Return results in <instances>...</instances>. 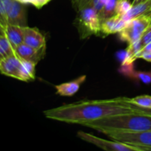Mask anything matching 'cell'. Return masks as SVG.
I'll use <instances>...</instances> for the list:
<instances>
[{
	"label": "cell",
	"instance_id": "cell-1",
	"mask_svg": "<svg viewBox=\"0 0 151 151\" xmlns=\"http://www.w3.org/2000/svg\"><path fill=\"white\" fill-rule=\"evenodd\" d=\"M133 111L128 97H116L107 100H85L64 104L44 111V114L53 120L83 125L106 116Z\"/></svg>",
	"mask_w": 151,
	"mask_h": 151
},
{
	"label": "cell",
	"instance_id": "cell-2",
	"mask_svg": "<svg viewBox=\"0 0 151 151\" xmlns=\"http://www.w3.org/2000/svg\"><path fill=\"white\" fill-rule=\"evenodd\" d=\"M83 126L103 133L105 131H151V116L137 111L106 116L84 123Z\"/></svg>",
	"mask_w": 151,
	"mask_h": 151
},
{
	"label": "cell",
	"instance_id": "cell-3",
	"mask_svg": "<svg viewBox=\"0 0 151 151\" xmlns=\"http://www.w3.org/2000/svg\"><path fill=\"white\" fill-rule=\"evenodd\" d=\"M103 134L113 140L139 147L142 151H151V131H105Z\"/></svg>",
	"mask_w": 151,
	"mask_h": 151
},
{
	"label": "cell",
	"instance_id": "cell-4",
	"mask_svg": "<svg viewBox=\"0 0 151 151\" xmlns=\"http://www.w3.org/2000/svg\"><path fill=\"white\" fill-rule=\"evenodd\" d=\"M80 34L82 38L101 32V21L99 13L89 4L78 10L77 18Z\"/></svg>",
	"mask_w": 151,
	"mask_h": 151
},
{
	"label": "cell",
	"instance_id": "cell-5",
	"mask_svg": "<svg viewBox=\"0 0 151 151\" xmlns=\"http://www.w3.org/2000/svg\"><path fill=\"white\" fill-rule=\"evenodd\" d=\"M151 24L150 14L142 15L128 21V24L119 33V39L128 44L140 40L145 31Z\"/></svg>",
	"mask_w": 151,
	"mask_h": 151
},
{
	"label": "cell",
	"instance_id": "cell-6",
	"mask_svg": "<svg viewBox=\"0 0 151 151\" xmlns=\"http://www.w3.org/2000/svg\"><path fill=\"white\" fill-rule=\"evenodd\" d=\"M78 137L83 141L94 145L106 150L142 151L141 149L135 147V146L130 145L120 142L116 141V140L109 141V140L103 139L99 138L96 136L83 132V131H79L78 133Z\"/></svg>",
	"mask_w": 151,
	"mask_h": 151
},
{
	"label": "cell",
	"instance_id": "cell-7",
	"mask_svg": "<svg viewBox=\"0 0 151 151\" xmlns=\"http://www.w3.org/2000/svg\"><path fill=\"white\" fill-rule=\"evenodd\" d=\"M7 23L18 26H27L26 12L23 3L17 0H11L6 10Z\"/></svg>",
	"mask_w": 151,
	"mask_h": 151
},
{
	"label": "cell",
	"instance_id": "cell-8",
	"mask_svg": "<svg viewBox=\"0 0 151 151\" xmlns=\"http://www.w3.org/2000/svg\"><path fill=\"white\" fill-rule=\"evenodd\" d=\"M24 43L36 50L46 48L45 37L37 28L22 27Z\"/></svg>",
	"mask_w": 151,
	"mask_h": 151
},
{
	"label": "cell",
	"instance_id": "cell-9",
	"mask_svg": "<svg viewBox=\"0 0 151 151\" xmlns=\"http://www.w3.org/2000/svg\"><path fill=\"white\" fill-rule=\"evenodd\" d=\"M22 59L16 55L1 58L0 70L2 75L19 80L20 78V67Z\"/></svg>",
	"mask_w": 151,
	"mask_h": 151
},
{
	"label": "cell",
	"instance_id": "cell-10",
	"mask_svg": "<svg viewBox=\"0 0 151 151\" xmlns=\"http://www.w3.org/2000/svg\"><path fill=\"white\" fill-rule=\"evenodd\" d=\"M45 50L46 48L36 50L33 47L27 45L24 43H22L15 49V52L21 59L34 62L37 64V63L41 60L44 56Z\"/></svg>",
	"mask_w": 151,
	"mask_h": 151
},
{
	"label": "cell",
	"instance_id": "cell-11",
	"mask_svg": "<svg viewBox=\"0 0 151 151\" xmlns=\"http://www.w3.org/2000/svg\"><path fill=\"white\" fill-rule=\"evenodd\" d=\"M128 24V21L125 20L121 15H115L109 18L101 23V32L105 35L118 33L125 28Z\"/></svg>",
	"mask_w": 151,
	"mask_h": 151
},
{
	"label": "cell",
	"instance_id": "cell-12",
	"mask_svg": "<svg viewBox=\"0 0 151 151\" xmlns=\"http://www.w3.org/2000/svg\"><path fill=\"white\" fill-rule=\"evenodd\" d=\"M86 79V75H81L73 81L55 86L56 94L66 97L74 95L79 91L80 87L83 83L85 82Z\"/></svg>",
	"mask_w": 151,
	"mask_h": 151
},
{
	"label": "cell",
	"instance_id": "cell-13",
	"mask_svg": "<svg viewBox=\"0 0 151 151\" xmlns=\"http://www.w3.org/2000/svg\"><path fill=\"white\" fill-rule=\"evenodd\" d=\"M0 28L4 30L14 49L24 43L22 27L7 23L5 26H0Z\"/></svg>",
	"mask_w": 151,
	"mask_h": 151
},
{
	"label": "cell",
	"instance_id": "cell-14",
	"mask_svg": "<svg viewBox=\"0 0 151 151\" xmlns=\"http://www.w3.org/2000/svg\"><path fill=\"white\" fill-rule=\"evenodd\" d=\"M120 72L124 75L138 80L145 84L151 83V71L143 72V71H135L133 67V64L122 65L120 68Z\"/></svg>",
	"mask_w": 151,
	"mask_h": 151
},
{
	"label": "cell",
	"instance_id": "cell-15",
	"mask_svg": "<svg viewBox=\"0 0 151 151\" xmlns=\"http://www.w3.org/2000/svg\"><path fill=\"white\" fill-rule=\"evenodd\" d=\"M145 14L151 15V0H147L136 5H133L130 11L122 16L128 22L131 19Z\"/></svg>",
	"mask_w": 151,
	"mask_h": 151
},
{
	"label": "cell",
	"instance_id": "cell-16",
	"mask_svg": "<svg viewBox=\"0 0 151 151\" xmlns=\"http://www.w3.org/2000/svg\"><path fill=\"white\" fill-rule=\"evenodd\" d=\"M35 65L36 63L34 62L22 59L19 81L25 82L33 81L35 78Z\"/></svg>",
	"mask_w": 151,
	"mask_h": 151
},
{
	"label": "cell",
	"instance_id": "cell-17",
	"mask_svg": "<svg viewBox=\"0 0 151 151\" xmlns=\"http://www.w3.org/2000/svg\"><path fill=\"white\" fill-rule=\"evenodd\" d=\"M0 32H1V35H0V55H1V58H4L10 57V56L16 55L15 49L13 48L11 43L7 38L4 30L0 28Z\"/></svg>",
	"mask_w": 151,
	"mask_h": 151
},
{
	"label": "cell",
	"instance_id": "cell-18",
	"mask_svg": "<svg viewBox=\"0 0 151 151\" xmlns=\"http://www.w3.org/2000/svg\"><path fill=\"white\" fill-rule=\"evenodd\" d=\"M118 0H106V2L103 10L99 13L101 23L109 18L112 17L116 14V7Z\"/></svg>",
	"mask_w": 151,
	"mask_h": 151
},
{
	"label": "cell",
	"instance_id": "cell-19",
	"mask_svg": "<svg viewBox=\"0 0 151 151\" xmlns=\"http://www.w3.org/2000/svg\"><path fill=\"white\" fill-rule=\"evenodd\" d=\"M129 103L144 108H151V96L140 95L133 98H128Z\"/></svg>",
	"mask_w": 151,
	"mask_h": 151
},
{
	"label": "cell",
	"instance_id": "cell-20",
	"mask_svg": "<svg viewBox=\"0 0 151 151\" xmlns=\"http://www.w3.org/2000/svg\"><path fill=\"white\" fill-rule=\"evenodd\" d=\"M133 7V3L129 0H118L116 7V14L124 16L130 11Z\"/></svg>",
	"mask_w": 151,
	"mask_h": 151
},
{
	"label": "cell",
	"instance_id": "cell-21",
	"mask_svg": "<svg viewBox=\"0 0 151 151\" xmlns=\"http://www.w3.org/2000/svg\"><path fill=\"white\" fill-rule=\"evenodd\" d=\"M151 42V24L147 28L145 32L143 33L142 36L140 38V43H141L142 47H145L147 44Z\"/></svg>",
	"mask_w": 151,
	"mask_h": 151
},
{
	"label": "cell",
	"instance_id": "cell-22",
	"mask_svg": "<svg viewBox=\"0 0 151 151\" xmlns=\"http://www.w3.org/2000/svg\"><path fill=\"white\" fill-rule=\"evenodd\" d=\"M23 4H32L38 8L43 7L44 4H47L50 0H17Z\"/></svg>",
	"mask_w": 151,
	"mask_h": 151
},
{
	"label": "cell",
	"instance_id": "cell-23",
	"mask_svg": "<svg viewBox=\"0 0 151 151\" xmlns=\"http://www.w3.org/2000/svg\"><path fill=\"white\" fill-rule=\"evenodd\" d=\"M106 2V0H91L89 4L91 6H92L98 12V13H100V11L103 10Z\"/></svg>",
	"mask_w": 151,
	"mask_h": 151
},
{
	"label": "cell",
	"instance_id": "cell-24",
	"mask_svg": "<svg viewBox=\"0 0 151 151\" xmlns=\"http://www.w3.org/2000/svg\"><path fill=\"white\" fill-rule=\"evenodd\" d=\"M131 104V107L133 111L137 112H140V113L145 114H148L151 116V108H144L141 107V106H139L136 104H133V103H130Z\"/></svg>",
	"mask_w": 151,
	"mask_h": 151
},
{
	"label": "cell",
	"instance_id": "cell-25",
	"mask_svg": "<svg viewBox=\"0 0 151 151\" xmlns=\"http://www.w3.org/2000/svg\"><path fill=\"white\" fill-rule=\"evenodd\" d=\"M91 1V0H72V3L76 7L78 8V10L81 9V7L88 4Z\"/></svg>",
	"mask_w": 151,
	"mask_h": 151
},
{
	"label": "cell",
	"instance_id": "cell-26",
	"mask_svg": "<svg viewBox=\"0 0 151 151\" xmlns=\"http://www.w3.org/2000/svg\"><path fill=\"white\" fill-rule=\"evenodd\" d=\"M139 58H142L146 61L151 62V51H143L141 52L139 56Z\"/></svg>",
	"mask_w": 151,
	"mask_h": 151
},
{
	"label": "cell",
	"instance_id": "cell-27",
	"mask_svg": "<svg viewBox=\"0 0 151 151\" xmlns=\"http://www.w3.org/2000/svg\"><path fill=\"white\" fill-rule=\"evenodd\" d=\"M143 51H151V42L149 43V44H147L145 47H143V49L142 50L141 52H143Z\"/></svg>",
	"mask_w": 151,
	"mask_h": 151
},
{
	"label": "cell",
	"instance_id": "cell-28",
	"mask_svg": "<svg viewBox=\"0 0 151 151\" xmlns=\"http://www.w3.org/2000/svg\"><path fill=\"white\" fill-rule=\"evenodd\" d=\"M145 1H147V0H134V1H133V5H136V4H139V3Z\"/></svg>",
	"mask_w": 151,
	"mask_h": 151
},
{
	"label": "cell",
	"instance_id": "cell-29",
	"mask_svg": "<svg viewBox=\"0 0 151 151\" xmlns=\"http://www.w3.org/2000/svg\"><path fill=\"white\" fill-rule=\"evenodd\" d=\"M150 17H151V15H150Z\"/></svg>",
	"mask_w": 151,
	"mask_h": 151
}]
</instances>
